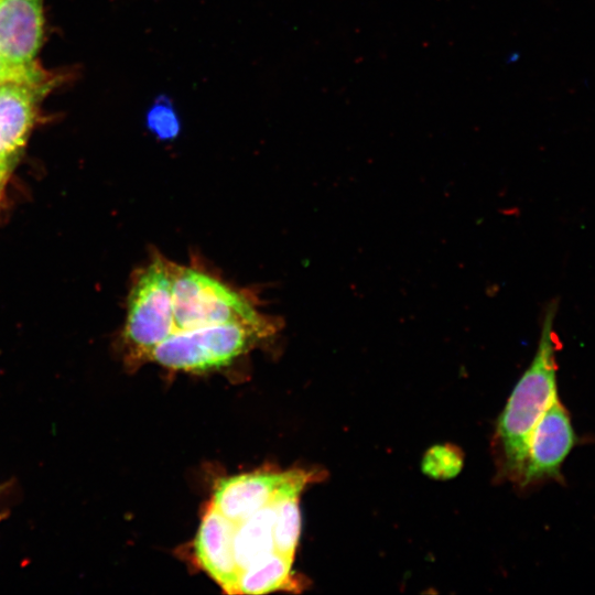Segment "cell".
<instances>
[{
    "mask_svg": "<svg viewBox=\"0 0 595 595\" xmlns=\"http://www.w3.org/2000/svg\"><path fill=\"white\" fill-rule=\"evenodd\" d=\"M558 301L548 303L534 357L512 389L500 413L493 437L496 480L517 485L532 430L550 403L559 396L554 332Z\"/></svg>",
    "mask_w": 595,
    "mask_h": 595,
    "instance_id": "cell-1",
    "label": "cell"
},
{
    "mask_svg": "<svg viewBox=\"0 0 595 595\" xmlns=\"http://www.w3.org/2000/svg\"><path fill=\"white\" fill-rule=\"evenodd\" d=\"M173 329L171 261L156 255L132 279L121 337L126 365L133 369L150 361Z\"/></svg>",
    "mask_w": 595,
    "mask_h": 595,
    "instance_id": "cell-2",
    "label": "cell"
},
{
    "mask_svg": "<svg viewBox=\"0 0 595 595\" xmlns=\"http://www.w3.org/2000/svg\"><path fill=\"white\" fill-rule=\"evenodd\" d=\"M173 332L226 323L271 325L250 299L202 270L171 261Z\"/></svg>",
    "mask_w": 595,
    "mask_h": 595,
    "instance_id": "cell-3",
    "label": "cell"
},
{
    "mask_svg": "<svg viewBox=\"0 0 595 595\" xmlns=\"http://www.w3.org/2000/svg\"><path fill=\"white\" fill-rule=\"evenodd\" d=\"M274 331V324L226 323L173 332L155 347L150 361L190 372L218 369L228 366Z\"/></svg>",
    "mask_w": 595,
    "mask_h": 595,
    "instance_id": "cell-4",
    "label": "cell"
},
{
    "mask_svg": "<svg viewBox=\"0 0 595 595\" xmlns=\"http://www.w3.org/2000/svg\"><path fill=\"white\" fill-rule=\"evenodd\" d=\"M325 477L323 470H256L219 479L210 505L228 520L238 523L258 510L274 504L295 487H307Z\"/></svg>",
    "mask_w": 595,
    "mask_h": 595,
    "instance_id": "cell-5",
    "label": "cell"
},
{
    "mask_svg": "<svg viewBox=\"0 0 595 595\" xmlns=\"http://www.w3.org/2000/svg\"><path fill=\"white\" fill-rule=\"evenodd\" d=\"M576 443L570 413L558 396L532 430L516 486L528 489L548 480L562 482V465Z\"/></svg>",
    "mask_w": 595,
    "mask_h": 595,
    "instance_id": "cell-6",
    "label": "cell"
},
{
    "mask_svg": "<svg viewBox=\"0 0 595 595\" xmlns=\"http://www.w3.org/2000/svg\"><path fill=\"white\" fill-rule=\"evenodd\" d=\"M234 533L235 523L209 505L194 539L196 562L229 595H236L240 573Z\"/></svg>",
    "mask_w": 595,
    "mask_h": 595,
    "instance_id": "cell-7",
    "label": "cell"
},
{
    "mask_svg": "<svg viewBox=\"0 0 595 595\" xmlns=\"http://www.w3.org/2000/svg\"><path fill=\"white\" fill-rule=\"evenodd\" d=\"M44 85H0V190L34 125L36 101Z\"/></svg>",
    "mask_w": 595,
    "mask_h": 595,
    "instance_id": "cell-8",
    "label": "cell"
},
{
    "mask_svg": "<svg viewBox=\"0 0 595 595\" xmlns=\"http://www.w3.org/2000/svg\"><path fill=\"white\" fill-rule=\"evenodd\" d=\"M43 24V0H0V53L13 64H34Z\"/></svg>",
    "mask_w": 595,
    "mask_h": 595,
    "instance_id": "cell-9",
    "label": "cell"
},
{
    "mask_svg": "<svg viewBox=\"0 0 595 595\" xmlns=\"http://www.w3.org/2000/svg\"><path fill=\"white\" fill-rule=\"evenodd\" d=\"M292 558L273 551L240 571L236 595H259L277 591L299 593L305 587L292 572Z\"/></svg>",
    "mask_w": 595,
    "mask_h": 595,
    "instance_id": "cell-10",
    "label": "cell"
},
{
    "mask_svg": "<svg viewBox=\"0 0 595 595\" xmlns=\"http://www.w3.org/2000/svg\"><path fill=\"white\" fill-rule=\"evenodd\" d=\"M274 504L235 523L234 549L241 570L275 551L273 541Z\"/></svg>",
    "mask_w": 595,
    "mask_h": 595,
    "instance_id": "cell-11",
    "label": "cell"
},
{
    "mask_svg": "<svg viewBox=\"0 0 595 595\" xmlns=\"http://www.w3.org/2000/svg\"><path fill=\"white\" fill-rule=\"evenodd\" d=\"M305 487H295L284 493L274 502L273 541L274 550L294 559L300 532V496Z\"/></svg>",
    "mask_w": 595,
    "mask_h": 595,
    "instance_id": "cell-12",
    "label": "cell"
},
{
    "mask_svg": "<svg viewBox=\"0 0 595 595\" xmlns=\"http://www.w3.org/2000/svg\"><path fill=\"white\" fill-rule=\"evenodd\" d=\"M463 464L464 455L458 446L437 444L425 452L422 472L434 479H451L462 470Z\"/></svg>",
    "mask_w": 595,
    "mask_h": 595,
    "instance_id": "cell-13",
    "label": "cell"
},
{
    "mask_svg": "<svg viewBox=\"0 0 595 595\" xmlns=\"http://www.w3.org/2000/svg\"><path fill=\"white\" fill-rule=\"evenodd\" d=\"M145 127L159 140L170 141L181 132L180 116L166 95H159L145 112Z\"/></svg>",
    "mask_w": 595,
    "mask_h": 595,
    "instance_id": "cell-14",
    "label": "cell"
},
{
    "mask_svg": "<svg viewBox=\"0 0 595 595\" xmlns=\"http://www.w3.org/2000/svg\"><path fill=\"white\" fill-rule=\"evenodd\" d=\"M44 73L39 66L13 64L0 53V85L9 83L44 85Z\"/></svg>",
    "mask_w": 595,
    "mask_h": 595,
    "instance_id": "cell-15",
    "label": "cell"
},
{
    "mask_svg": "<svg viewBox=\"0 0 595 595\" xmlns=\"http://www.w3.org/2000/svg\"><path fill=\"white\" fill-rule=\"evenodd\" d=\"M1 191V190H0Z\"/></svg>",
    "mask_w": 595,
    "mask_h": 595,
    "instance_id": "cell-16",
    "label": "cell"
}]
</instances>
